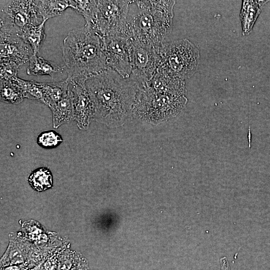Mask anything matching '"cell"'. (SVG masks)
I'll list each match as a JSON object with an SVG mask.
<instances>
[{
	"label": "cell",
	"mask_w": 270,
	"mask_h": 270,
	"mask_svg": "<svg viewBox=\"0 0 270 270\" xmlns=\"http://www.w3.org/2000/svg\"><path fill=\"white\" fill-rule=\"evenodd\" d=\"M138 82L108 68L88 78L86 86L94 106L93 120L114 128L132 117Z\"/></svg>",
	"instance_id": "1"
},
{
	"label": "cell",
	"mask_w": 270,
	"mask_h": 270,
	"mask_svg": "<svg viewBox=\"0 0 270 270\" xmlns=\"http://www.w3.org/2000/svg\"><path fill=\"white\" fill-rule=\"evenodd\" d=\"M62 53L68 81H86L109 68L102 38L85 26L68 32L63 41Z\"/></svg>",
	"instance_id": "2"
},
{
	"label": "cell",
	"mask_w": 270,
	"mask_h": 270,
	"mask_svg": "<svg viewBox=\"0 0 270 270\" xmlns=\"http://www.w3.org/2000/svg\"><path fill=\"white\" fill-rule=\"evenodd\" d=\"M125 34L132 40L160 47L172 32L175 0H134Z\"/></svg>",
	"instance_id": "3"
},
{
	"label": "cell",
	"mask_w": 270,
	"mask_h": 270,
	"mask_svg": "<svg viewBox=\"0 0 270 270\" xmlns=\"http://www.w3.org/2000/svg\"><path fill=\"white\" fill-rule=\"evenodd\" d=\"M185 94L154 89L139 84L132 108V117L158 125L177 116L185 107Z\"/></svg>",
	"instance_id": "4"
},
{
	"label": "cell",
	"mask_w": 270,
	"mask_h": 270,
	"mask_svg": "<svg viewBox=\"0 0 270 270\" xmlns=\"http://www.w3.org/2000/svg\"><path fill=\"white\" fill-rule=\"evenodd\" d=\"M199 60L198 48L188 39L164 43L158 48L157 70L184 80L196 72Z\"/></svg>",
	"instance_id": "5"
},
{
	"label": "cell",
	"mask_w": 270,
	"mask_h": 270,
	"mask_svg": "<svg viewBox=\"0 0 270 270\" xmlns=\"http://www.w3.org/2000/svg\"><path fill=\"white\" fill-rule=\"evenodd\" d=\"M132 0H96L93 20L84 26L100 37L125 34L130 4Z\"/></svg>",
	"instance_id": "6"
},
{
	"label": "cell",
	"mask_w": 270,
	"mask_h": 270,
	"mask_svg": "<svg viewBox=\"0 0 270 270\" xmlns=\"http://www.w3.org/2000/svg\"><path fill=\"white\" fill-rule=\"evenodd\" d=\"M0 34L20 36L28 26L44 20L38 14L34 0H0Z\"/></svg>",
	"instance_id": "7"
},
{
	"label": "cell",
	"mask_w": 270,
	"mask_h": 270,
	"mask_svg": "<svg viewBox=\"0 0 270 270\" xmlns=\"http://www.w3.org/2000/svg\"><path fill=\"white\" fill-rule=\"evenodd\" d=\"M103 50L107 66L124 78L132 73V40L124 34L102 38Z\"/></svg>",
	"instance_id": "8"
},
{
	"label": "cell",
	"mask_w": 270,
	"mask_h": 270,
	"mask_svg": "<svg viewBox=\"0 0 270 270\" xmlns=\"http://www.w3.org/2000/svg\"><path fill=\"white\" fill-rule=\"evenodd\" d=\"M159 48L132 40L130 76L140 84L150 80L158 68Z\"/></svg>",
	"instance_id": "9"
},
{
	"label": "cell",
	"mask_w": 270,
	"mask_h": 270,
	"mask_svg": "<svg viewBox=\"0 0 270 270\" xmlns=\"http://www.w3.org/2000/svg\"><path fill=\"white\" fill-rule=\"evenodd\" d=\"M68 82L74 120L80 130H86L93 120L94 106L86 86V81Z\"/></svg>",
	"instance_id": "10"
},
{
	"label": "cell",
	"mask_w": 270,
	"mask_h": 270,
	"mask_svg": "<svg viewBox=\"0 0 270 270\" xmlns=\"http://www.w3.org/2000/svg\"><path fill=\"white\" fill-rule=\"evenodd\" d=\"M0 60H10L20 66L34 54L31 46L20 36L0 34Z\"/></svg>",
	"instance_id": "11"
},
{
	"label": "cell",
	"mask_w": 270,
	"mask_h": 270,
	"mask_svg": "<svg viewBox=\"0 0 270 270\" xmlns=\"http://www.w3.org/2000/svg\"><path fill=\"white\" fill-rule=\"evenodd\" d=\"M264 3V1L260 0L242 1L240 16L244 36H248L251 32Z\"/></svg>",
	"instance_id": "12"
},
{
	"label": "cell",
	"mask_w": 270,
	"mask_h": 270,
	"mask_svg": "<svg viewBox=\"0 0 270 270\" xmlns=\"http://www.w3.org/2000/svg\"><path fill=\"white\" fill-rule=\"evenodd\" d=\"M64 69V67L54 62L34 54L29 60L26 73L30 76L46 75L53 78L56 74L62 72Z\"/></svg>",
	"instance_id": "13"
},
{
	"label": "cell",
	"mask_w": 270,
	"mask_h": 270,
	"mask_svg": "<svg viewBox=\"0 0 270 270\" xmlns=\"http://www.w3.org/2000/svg\"><path fill=\"white\" fill-rule=\"evenodd\" d=\"M42 102L49 108L65 97L68 92V82L65 80L52 82H41Z\"/></svg>",
	"instance_id": "14"
},
{
	"label": "cell",
	"mask_w": 270,
	"mask_h": 270,
	"mask_svg": "<svg viewBox=\"0 0 270 270\" xmlns=\"http://www.w3.org/2000/svg\"><path fill=\"white\" fill-rule=\"evenodd\" d=\"M50 108L52 112V126L55 128L74 120L69 88L68 94Z\"/></svg>",
	"instance_id": "15"
},
{
	"label": "cell",
	"mask_w": 270,
	"mask_h": 270,
	"mask_svg": "<svg viewBox=\"0 0 270 270\" xmlns=\"http://www.w3.org/2000/svg\"><path fill=\"white\" fill-rule=\"evenodd\" d=\"M38 12L43 20L61 15L70 8L69 0H34Z\"/></svg>",
	"instance_id": "16"
},
{
	"label": "cell",
	"mask_w": 270,
	"mask_h": 270,
	"mask_svg": "<svg viewBox=\"0 0 270 270\" xmlns=\"http://www.w3.org/2000/svg\"><path fill=\"white\" fill-rule=\"evenodd\" d=\"M28 182L36 191L41 192L51 188L53 186V176L50 170L44 166L38 168L30 174Z\"/></svg>",
	"instance_id": "17"
},
{
	"label": "cell",
	"mask_w": 270,
	"mask_h": 270,
	"mask_svg": "<svg viewBox=\"0 0 270 270\" xmlns=\"http://www.w3.org/2000/svg\"><path fill=\"white\" fill-rule=\"evenodd\" d=\"M46 21L44 20L38 25L28 27L20 36L31 46L34 54H36L39 52L44 40V24Z\"/></svg>",
	"instance_id": "18"
},
{
	"label": "cell",
	"mask_w": 270,
	"mask_h": 270,
	"mask_svg": "<svg viewBox=\"0 0 270 270\" xmlns=\"http://www.w3.org/2000/svg\"><path fill=\"white\" fill-rule=\"evenodd\" d=\"M10 80L20 88L24 98L42 102L43 94L41 82L34 80H26L18 76Z\"/></svg>",
	"instance_id": "19"
},
{
	"label": "cell",
	"mask_w": 270,
	"mask_h": 270,
	"mask_svg": "<svg viewBox=\"0 0 270 270\" xmlns=\"http://www.w3.org/2000/svg\"><path fill=\"white\" fill-rule=\"evenodd\" d=\"M24 98L22 90L16 84L10 80H0V99L2 102L18 104Z\"/></svg>",
	"instance_id": "20"
},
{
	"label": "cell",
	"mask_w": 270,
	"mask_h": 270,
	"mask_svg": "<svg viewBox=\"0 0 270 270\" xmlns=\"http://www.w3.org/2000/svg\"><path fill=\"white\" fill-rule=\"evenodd\" d=\"M70 8L80 14L84 18L85 25L92 22L96 6V0H69Z\"/></svg>",
	"instance_id": "21"
},
{
	"label": "cell",
	"mask_w": 270,
	"mask_h": 270,
	"mask_svg": "<svg viewBox=\"0 0 270 270\" xmlns=\"http://www.w3.org/2000/svg\"><path fill=\"white\" fill-rule=\"evenodd\" d=\"M62 142V136L54 130L42 132L36 138L38 144L46 149L55 148L60 145Z\"/></svg>",
	"instance_id": "22"
},
{
	"label": "cell",
	"mask_w": 270,
	"mask_h": 270,
	"mask_svg": "<svg viewBox=\"0 0 270 270\" xmlns=\"http://www.w3.org/2000/svg\"><path fill=\"white\" fill-rule=\"evenodd\" d=\"M0 80H10L17 76L19 68L18 64L8 60H0Z\"/></svg>",
	"instance_id": "23"
},
{
	"label": "cell",
	"mask_w": 270,
	"mask_h": 270,
	"mask_svg": "<svg viewBox=\"0 0 270 270\" xmlns=\"http://www.w3.org/2000/svg\"><path fill=\"white\" fill-rule=\"evenodd\" d=\"M220 270H230V266L226 256H222L220 259Z\"/></svg>",
	"instance_id": "24"
},
{
	"label": "cell",
	"mask_w": 270,
	"mask_h": 270,
	"mask_svg": "<svg viewBox=\"0 0 270 270\" xmlns=\"http://www.w3.org/2000/svg\"><path fill=\"white\" fill-rule=\"evenodd\" d=\"M9 269L10 270H18V268L16 267V266H10V267H9ZM4 270H6V269H5Z\"/></svg>",
	"instance_id": "25"
}]
</instances>
